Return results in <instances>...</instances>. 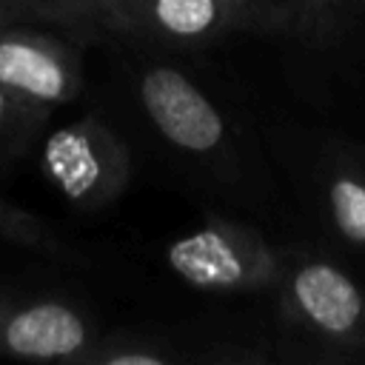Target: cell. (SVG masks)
I'll return each mask as SVG.
<instances>
[{"label": "cell", "instance_id": "12", "mask_svg": "<svg viewBox=\"0 0 365 365\" xmlns=\"http://www.w3.org/2000/svg\"><path fill=\"white\" fill-rule=\"evenodd\" d=\"M257 31H294L308 34L322 29L339 0H245Z\"/></svg>", "mask_w": 365, "mask_h": 365}, {"label": "cell", "instance_id": "1", "mask_svg": "<svg viewBox=\"0 0 365 365\" xmlns=\"http://www.w3.org/2000/svg\"><path fill=\"white\" fill-rule=\"evenodd\" d=\"M163 257L180 282L202 294H254L274 288L282 274V254L265 234L220 214L174 237Z\"/></svg>", "mask_w": 365, "mask_h": 365}, {"label": "cell", "instance_id": "11", "mask_svg": "<svg viewBox=\"0 0 365 365\" xmlns=\"http://www.w3.org/2000/svg\"><path fill=\"white\" fill-rule=\"evenodd\" d=\"M0 240L17 248H26L31 254H43L51 259H63V262H77L80 254L37 214L9 202L6 197H0Z\"/></svg>", "mask_w": 365, "mask_h": 365}, {"label": "cell", "instance_id": "10", "mask_svg": "<svg viewBox=\"0 0 365 365\" xmlns=\"http://www.w3.org/2000/svg\"><path fill=\"white\" fill-rule=\"evenodd\" d=\"M194 362L191 354L177 351L168 339L137 331L97 334L83 365H180Z\"/></svg>", "mask_w": 365, "mask_h": 365}, {"label": "cell", "instance_id": "5", "mask_svg": "<svg viewBox=\"0 0 365 365\" xmlns=\"http://www.w3.org/2000/svg\"><path fill=\"white\" fill-rule=\"evenodd\" d=\"M0 86L51 111L83 91V57L63 34L43 26L0 29Z\"/></svg>", "mask_w": 365, "mask_h": 365}, {"label": "cell", "instance_id": "13", "mask_svg": "<svg viewBox=\"0 0 365 365\" xmlns=\"http://www.w3.org/2000/svg\"><path fill=\"white\" fill-rule=\"evenodd\" d=\"M46 117L48 111L14 97L0 86V160L17 157L31 143V137L46 123Z\"/></svg>", "mask_w": 365, "mask_h": 365}, {"label": "cell", "instance_id": "7", "mask_svg": "<svg viewBox=\"0 0 365 365\" xmlns=\"http://www.w3.org/2000/svg\"><path fill=\"white\" fill-rule=\"evenodd\" d=\"M125 34L200 48L231 31L257 29L245 0H117Z\"/></svg>", "mask_w": 365, "mask_h": 365}, {"label": "cell", "instance_id": "8", "mask_svg": "<svg viewBox=\"0 0 365 365\" xmlns=\"http://www.w3.org/2000/svg\"><path fill=\"white\" fill-rule=\"evenodd\" d=\"M322 208L331 231L365 254V171L354 163H336L322 177Z\"/></svg>", "mask_w": 365, "mask_h": 365}, {"label": "cell", "instance_id": "3", "mask_svg": "<svg viewBox=\"0 0 365 365\" xmlns=\"http://www.w3.org/2000/svg\"><path fill=\"white\" fill-rule=\"evenodd\" d=\"M40 171L71 208L103 211L128 188L131 151L106 120L86 114L48 131Z\"/></svg>", "mask_w": 365, "mask_h": 365}, {"label": "cell", "instance_id": "2", "mask_svg": "<svg viewBox=\"0 0 365 365\" xmlns=\"http://www.w3.org/2000/svg\"><path fill=\"white\" fill-rule=\"evenodd\" d=\"M277 288L282 322L322 356H365V291L345 268L325 257H299L282 265Z\"/></svg>", "mask_w": 365, "mask_h": 365}, {"label": "cell", "instance_id": "4", "mask_svg": "<svg viewBox=\"0 0 365 365\" xmlns=\"http://www.w3.org/2000/svg\"><path fill=\"white\" fill-rule=\"evenodd\" d=\"M94 339V322L80 305L63 297L0 288V356L83 365Z\"/></svg>", "mask_w": 365, "mask_h": 365}, {"label": "cell", "instance_id": "9", "mask_svg": "<svg viewBox=\"0 0 365 365\" xmlns=\"http://www.w3.org/2000/svg\"><path fill=\"white\" fill-rule=\"evenodd\" d=\"M43 26L71 34L114 31L106 11L86 0H0V29Z\"/></svg>", "mask_w": 365, "mask_h": 365}, {"label": "cell", "instance_id": "6", "mask_svg": "<svg viewBox=\"0 0 365 365\" xmlns=\"http://www.w3.org/2000/svg\"><path fill=\"white\" fill-rule=\"evenodd\" d=\"M137 100L154 131L188 157H208L225 145V117L217 103L180 68L145 66Z\"/></svg>", "mask_w": 365, "mask_h": 365}, {"label": "cell", "instance_id": "14", "mask_svg": "<svg viewBox=\"0 0 365 365\" xmlns=\"http://www.w3.org/2000/svg\"><path fill=\"white\" fill-rule=\"evenodd\" d=\"M86 3L97 6L100 11H106V17L111 20L114 31H123V34H125V23H123V14H120V6H117V0H86Z\"/></svg>", "mask_w": 365, "mask_h": 365}]
</instances>
